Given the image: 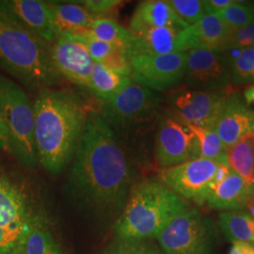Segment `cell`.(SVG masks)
Here are the masks:
<instances>
[{"mask_svg": "<svg viewBox=\"0 0 254 254\" xmlns=\"http://www.w3.org/2000/svg\"><path fill=\"white\" fill-rule=\"evenodd\" d=\"M68 188L80 206L101 216H120L133 188L132 169L117 136L91 109L73 156Z\"/></svg>", "mask_w": 254, "mask_h": 254, "instance_id": "obj_1", "label": "cell"}, {"mask_svg": "<svg viewBox=\"0 0 254 254\" xmlns=\"http://www.w3.org/2000/svg\"><path fill=\"white\" fill-rule=\"evenodd\" d=\"M39 165L58 175L73 161L91 109L74 91L46 89L33 101Z\"/></svg>", "mask_w": 254, "mask_h": 254, "instance_id": "obj_2", "label": "cell"}, {"mask_svg": "<svg viewBox=\"0 0 254 254\" xmlns=\"http://www.w3.org/2000/svg\"><path fill=\"white\" fill-rule=\"evenodd\" d=\"M0 70L38 93L64 78L57 71L52 45L0 11Z\"/></svg>", "mask_w": 254, "mask_h": 254, "instance_id": "obj_3", "label": "cell"}, {"mask_svg": "<svg viewBox=\"0 0 254 254\" xmlns=\"http://www.w3.org/2000/svg\"><path fill=\"white\" fill-rule=\"evenodd\" d=\"M190 205L160 179H146L133 186L114 231L123 242L156 238Z\"/></svg>", "mask_w": 254, "mask_h": 254, "instance_id": "obj_4", "label": "cell"}, {"mask_svg": "<svg viewBox=\"0 0 254 254\" xmlns=\"http://www.w3.org/2000/svg\"><path fill=\"white\" fill-rule=\"evenodd\" d=\"M0 111L9 135L12 156L27 169L39 166L33 102L16 82L0 73Z\"/></svg>", "mask_w": 254, "mask_h": 254, "instance_id": "obj_5", "label": "cell"}, {"mask_svg": "<svg viewBox=\"0 0 254 254\" xmlns=\"http://www.w3.org/2000/svg\"><path fill=\"white\" fill-rule=\"evenodd\" d=\"M44 211L14 178L0 170V254H20L27 232Z\"/></svg>", "mask_w": 254, "mask_h": 254, "instance_id": "obj_6", "label": "cell"}, {"mask_svg": "<svg viewBox=\"0 0 254 254\" xmlns=\"http://www.w3.org/2000/svg\"><path fill=\"white\" fill-rule=\"evenodd\" d=\"M160 101L158 92L132 81L109 100L99 102L97 111L117 136L149 122L156 114Z\"/></svg>", "mask_w": 254, "mask_h": 254, "instance_id": "obj_7", "label": "cell"}, {"mask_svg": "<svg viewBox=\"0 0 254 254\" xmlns=\"http://www.w3.org/2000/svg\"><path fill=\"white\" fill-rule=\"evenodd\" d=\"M217 232L198 209L184 210L156 236L165 254H213Z\"/></svg>", "mask_w": 254, "mask_h": 254, "instance_id": "obj_8", "label": "cell"}, {"mask_svg": "<svg viewBox=\"0 0 254 254\" xmlns=\"http://www.w3.org/2000/svg\"><path fill=\"white\" fill-rule=\"evenodd\" d=\"M154 156L163 170L199 158L198 143L189 125L173 112L162 115L157 125Z\"/></svg>", "mask_w": 254, "mask_h": 254, "instance_id": "obj_9", "label": "cell"}, {"mask_svg": "<svg viewBox=\"0 0 254 254\" xmlns=\"http://www.w3.org/2000/svg\"><path fill=\"white\" fill-rule=\"evenodd\" d=\"M131 79L155 92L169 91L182 82L187 52L167 55H140L129 59Z\"/></svg>", "mask_w": 254, "mask_h": 254, "instance_id": "obj_10", "label": "cell"}, {"mask_svg": "<svg viewBox=\"0 0 254 254\" xmlns=\"http://www.w3.org/2000/svg\"><path fill=\"white\" fill-rule=\"evenodd\" d=\"M183 84L199 91H221L231 89L230 67L223 50L198 48L187 52Z\"/></svg>", "mask_w": 254, "mask_h": 254, "instance_id": "obj_11", "label": "cell"}, {"mask_svg": "<svg viewBox=\"0 0 254 254\" xmlns=\"http://www.w3.org/2000/svg\"><path fill=\"white\" fill-rule=\"evenodd\" d=\"M218 164L199 157L161 170L159 179L184 200L201 206L205 203Z\"/></svg>", "mask_w": 254, "mask_h": 254, "instance_id": "obj_12", "label": "cell"}, {"mask_svg": "<svg viewBox=\"0 0 254 254\" xmlns=\"http://www.w3.org/2000/svg\"><path fill=\"white\" fill-rule=\"evenodd\" d=\"M232 89L221 91H199L184 89L174 91L169 98L173 114L185 124L213 128Z\"/></svg>", "mask_w": 254, "mask_h": 254, "instance_id": "obj_13", "label": "cell"}, {"mask_svg": "<svg viewBox=\"0 0 254 254\" xmlns=\"http://www.w3.org/2000/svg\"><path fill=\"white\" fill-rule=\"evenodd\" d=\"M52 58L64 79L89 90L94 62L84 44L70 35H60L52 44Z\"/></svg>", "mask_w": 254, "mask_h": 254, "instance_id": "obj_14", "label": "cell"}, {"mask_svg": "<svg viewBox=\"0 0 254 254\" xmlns=\"http://www.w3.org/2000/svg\"><path fill=\"white\" fill-rule=\"evenodd\" d=\"M0 11L21 26L53 44L57 36L52 28L49 2L42 0H0Z\"/></svg>", "mask_w": 254, "mask_h": 254, "instance_id": "obj_15", "label": "cell"}, {"mask_svg": "<svg viewBox=\"0 0 254 254\" xmlns=\"http://www.w3.org/2000/svg\"><path fill=\"white\" fill-rule=\"evenodd\" d=\"M213 128L228 149L246 134L254 132V112L239 93L234 92L226 101Z\"/></svg>", "mask_w": 254, "mask_h": 254, "instance_id": "obj_16", "label": "cell"}, {"mask_svg": "<svg viewBox=\"0 0 254 254\" xmlns=\"http://www.w3.org/2000/svg\"><path fill=\"white\" fill-rule=\"evenodd\" d=\"M231 31L218 14L207 13L195 24L181 31L183 52L192 49L207 48L223 50Z\"/></svg>", "mask_w": 254, "mask_h": 254, "instance_id": "obj_17", "label": "cell"}, {"mask_svg": "<svg viewBox=\"0 0 254 254\" xmlns=\"http://www.w3.org/2000/svg\"><path fill=\"white\" fill-rule=\"evenodd\" d=\"M185 29V28H184ZM177 27H154L136 33L128 51V59L140 55H167L183 52L181 31Z\"/></svg>", "mask_w": 254, "mask_h": 254, "instance_id": "obj_18", "label": "cell"}, {"mask_svg": "<svg viewBox=\"0 0 254 254\" xmlns=\"http://www.w3.org/2000/svg\"><path fill=\"white\" fill-rule=\"evenodd\" d=\"M189 27L174 12L168 0H145L138 3L129 21V29L136 33L154 27Z\"/></svg>", "mask_w": 254, "mask_h": 254, "instance_id": "obj_19", "label": "cell"}, {"mask_svg": "<svg viewBox=\"0 0 254 254\" xmlns=\"http://www.w3.org/2000/svg\"><path fill=\"white\" fill-rule=\"evenodd\" d=\"M251 194V185L232 171L223 181L211 186L204 204L223 212L241 210Z\"/></svg>", "mask_w": 254, "mask_h": 254, "instance_id": "obj_20", "label": "cell"}, {"mask_svg": "<svg viewBox=\"0 0 254 254\" xmlns=\"http://www.w3.org/2000/svg\"><path fill=\"white\" fill-rule=\"evenodd\" d=\"M67 35L73 37L84 44L95 64L104 65L116 73L131 76L129 59L121 49L97 40L91 35L89 29L68 33Z\"/></svg>", "mask_w": 254, "mask_h": 254, "instance_id": "obj_21", "label": "cell"}, {"mask_svg": "<svg viewBox=\"0 0 254 254\" xmlns=\"http://www.w3.org/2000/svg\"><path fill=\"white\" fill-rule=\"evenodd\" d=\"M51 24L56 36L90 29L96 19L91 12L75 2H49Z\"/></svg>", "mask_w": 254, "mask_h": 254, "instance_id": "obj_22", "label": "cell"}, {"mask_svg": "<svg viewBox=\"0 0 254 254\" xmlns=\"http://www.w3.org/2000/svg\"><path fill=\"white\" fill-rule=\"evenodd\" d=\"M20 254H64L49 231L45 213L40 215L29 228Z\"/></svg>", "mask_w": 254, "mask_h": 254, "instance_id": "obj_23", "label": "cell"}, {"mask_svg": "<svg viewBox=\"0 0 254 254\" xmlns=\"http://www.w3.org/2000/svg\"><path fill=\"white\" fill-rule=\"evenodd\" d=\"M132 81L130 76L116 73L104 65L94 63L89 90L99 102H103L113 97Z\"/></svg>", "mask_w": 254, "mask_h": 254, "instance_id": "obj_24", "label": "cell"}, {"mask_svg": "<svg viewBox=\"0 0 254 254\" xmlns=\"http://www.w3.org/2000/svg\"><path fill=\"white\" fill-rule=\"evenodd\" d=\"M227 161L232 171L248 184L254 182V132L238 139L227 149Z\"/></svg>", "mask_w": 254, "mask_h": 254, "instance_id": "obj_25", "label": "cell"}, {"mask_svg": "<svg viewBox=\"0 0 254 254\" xmlns=\"http://www.w3.org/2000/svg\"><path fill=\"white\" fill-rule=\"evenodd\" d=\"M218 225L231 242L239 241L254 246V218L243 209L221 212Z\"/></svg>", "mask_w": 254, "mask_h": 254, "instance_id": "obj_26", "label": "cell"}, {"mask_svg": "<svg viewBox=\"0 0 254 254\" xmlns=\"http://www.w3.org/2000/svg\"><path fill=\"white\" fill-rule=\"evenodd\" d=\"M89 31L97 40L115 46L126 54H128L133 39V33L129 28L119 24L115 19L109 17L96 18Z\"/></svg>", "mask_w": 254, "mask_h": 254, "instance_id": "obj_27", "label": "cell"}, {"mask_svg": "<svg viewBox=\"0 0 254 254\" xmlns=\"http://www.w3.org/2000/svg\"><path fill=\"white\" fill-rule=\"evenodd\" d=\"M190 126V125H189ZM194 133L199 150V157L218 163H228L227 148L214 128L190 126Z\"/></svg>", "mask_w": 254, "mask_h": 254, "instance_id": "obj_28", "label": "cell"}, {"mask_svg": "<svg viewBox=\"0 0 254 254\" xmlns=\"http://www.w3.org/2000/svg\"><path fill=\"white\" fill-rule=\"evenodd\" d=\"M231 32L248 26L254 21V3L237 1L217 13Z\"/></svg>", "mask_w": 254, "mask_h": 254, "instance_id": "obj_29", "label": "cell"}, {"mask_svg": "<svg viewBox=\"0 0 254 254\" xmlns=\"http://www.w3.org/2000/svg\"><path fill=\"white\" fill-rule=\"evenodd\" d=\"M233 86L254 85V46L246 47L242 53L230 65Z\"/></svg>", "mask_w": 254, "mask_h": 254, "instance_id": "obj_30", "label": "cell"}, {"mask_svg": "<svg viewBox=\"0 0 254 254\" xmlns=\"http://www.w3.org/2000/svg\"><path fill=\"white\" fill-rule=\"evenodd\" d=\"M174 12L187 25L190 26L205 15L203 1L200 0H168Z\"/></svg>", "mask_w": 254, "mask_h": 254, "instance_id": "obj_31", "label": "cell"}, {"mask_svg": "<svg viewBox=\"0 0 254 254\" xmlns=\"http://www.w3.org/2000/svg\"><path fill=\"white\" fill-rule=\"evenodd\" d=\"M252 47L254 46V21L248 26L230 33L226 47Z\"/></svg>", "mask_w": 254, "mask_h": 254, "instance_id": "obj_32", "label": "cell"}, {"mask_svg": "<svg viewBox=\"0 0 254 254\" xmlns=\"http://www.w3.org/2000/svg\"><path fill=\"white\" fill-rule=\"evenodd\" d=\"M77 3L88 9L93 16L99 18L117 9L124 2L120 0H85Z\"/></svg>", "mask_w": 254, "mask_h": 254, "instance_id": "obj_33", "label": "cell"}, {"mask_svg": "<svg viewBox=\"0 0 254 254\" xmlns=\"http://www.w3.org/2000/svg\"><path fill=\"white\" fill-rule=\"evenodd\" d=\"M109 254H162L155 247L145 241L124 242Z\"/></svg>", "mask_w": 254, "mask_h": 254, "instance_id": "obj_34", "label": "cell"}, {"mask_svg": "<svg viewBox=\"0 0 254 254\" xmlns=\"http://www.w3.org/2000/svg\"><path fill=\"white\" fill-rule=\"evenodd\" d=\"M235 2L236 0H205L203 1L205 14H217L222 9H226L229 6L233 5Z\"/></svg>", "mask_w": 254, "mask_h": 254, "instance_id": "obj_35", "label": "cell"}, {"mask_svg": "<svg viewBox=\"0 0 254 254\" xmlns=\"http://www.w3.org/2000/svg\"><path fill=\"white\" fill-rule=\"evenodd\" d=\"M0 150L6 154L12 155L9 135H8L3 118H2L1 111H0Z\"/></svg>", "mask_w": 254, "mask_h": 254, "instance_id": "obj_36", "label": "cell"}, {"mask_svg": "<svg viewBox=\"0 0 254 254\" xmlns=\"http://www.w3.org/2000/svg\"><path fill=\"white\" fill-rule=\"evenodd\" d=\"M229 254H254V246L245 242L235 241Z\"/></svg>", "mask_w": 254, "mask_h": 254, "instance_id": "obj_37", "label": "cell"}, {"mask_svg": "<svg viewBox=\"0 0 254 254\" xmlns=\"http://www.w3.org/2000/svg\"><path fill=\"white\" fill-rule=\"evenodd\" d=\"M243 99L248 106L254 105V85L248 86L243 91Z\"/></svg>", "mask_w": 254, "mask_h": 254, "instance_id": "obj_38", "label": "cell"}, {"mask_svg": "<svg viewBox=\"0 0 254 254\" xmlns=\"http://www.w3.org/2000/svg\"><path fill=\"white\" fill-rule=\"evenodd\" d=\"M246 212L254 218V194H251L244 205Z\"/></svg>", "mask_w": 254, "mask_h": 254, "instance_id": "obj_39", "label": "cell"}, {"mask_svg": "<svg viewBox=\"0 0 254 254\" xmlns=\"http://www.w3.org/2000/svg\"><path fill=\"white\" fill-rule=\"evenodd\" d=\"M251 188H252V194H254V182L251 185Z\"/></svg>", "mask_w": 254, "mask_h": 254, "instance_id": "obj_40", "label": "cell"}, {"mask_svg": "<svg viewBox=\"0 0 254 254\" xmlns=\"http://www.w3.org/2000/svg\"></svg>", "mask_w": 254, "mask_h": 254, "instance_id": "obj_41", "label": "cell"}]
</instances>
